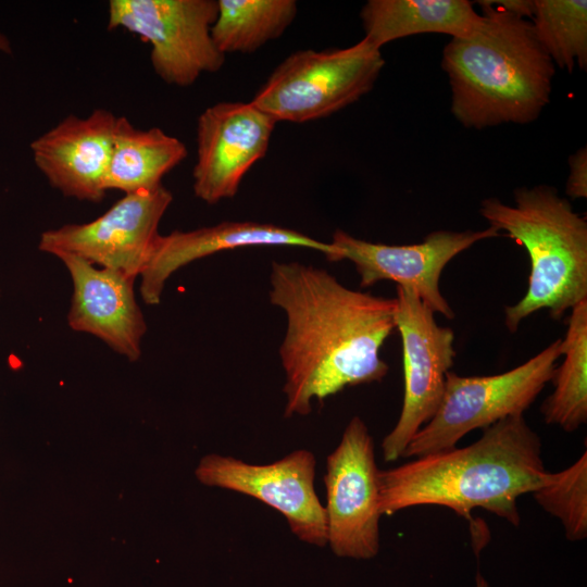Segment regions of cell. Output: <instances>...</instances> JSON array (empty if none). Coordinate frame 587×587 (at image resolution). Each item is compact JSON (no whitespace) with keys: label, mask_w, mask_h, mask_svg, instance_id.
I'll return each mask as SVG.
<instances>
[{"label":"cell","mask_w":587,"mask_h":587,"mask_svg":"<svg viewBox=\"0 0 587 587\" xmlns=\"http://www.w3.org/2000/svg\"><path fill=\"white\" fill-rule=\"evenodd\" d=\"M537 503L558 517L569 540L587 537V452L567 469L548 473L534 492Z\"/></svg>","instance_id":"22"},{"label":"cell","mask_w":587,"mask_h":587,"mask_svg":"<svg viewBox=\"0 0 587 587\" xmlns=\"http://www.w3.org/2000/svg\"><path fill=\"white\" fill-rule=\"evenodd\" d=\"M434 314L411 288L397 286L396 328L402 339L404 395L399 419L382 442L386 462L403 455L444 396L446 374L455 357L454 333L438 325Z\"/></svg>","instance_id":"9"},{"label":"cell","mask_w":587,"mask_h":587,"mask_svg":"<svg viewBox=\"0 0 587 587\" xmlns=\"http://www.w3.org/2000/svg\"><path fill=\"white\" fill-rule=\"evenodd\" d=\"M173 201L163 185L125 195L99 217L64 224L40 235L38 249L59 257L72 254L93 265L137 278L159 234V224Z\"/></svg>","instance_id":"10"},{"label":"cell","mask_w":587,"mask_h":587,"mask_svg":"<svg viewBox=\"0 0 587 587\" xmlns=\"http://www.w3.org/2000/svg\"><path fill=\"white\" fill-rule=\"evenodd\" d=\"M548 473L540 437L523 414L513 415L484 428L470 446L380 470V512L440 505L471 520V512L482 508L517 526L519 497L533 494Z\"/></svg>","instance_id":"2"},{"label":"cell","mask_w":587,"mask_h":587,"mask_svg":"<svg viewBox=\"0 0 587 587\" xmlns=\"http://www.w3.org/2000/svg\"><path fill=\"white\" fill-rule=\"evenodd\" d=\"M380 470L366 424L353 416L326 459V546L339 558L369 560L379 551Z\"/></svg>","instance_id":"8"},{"label":"cell","mask_w":587,"mask_h":587,"mask_svg":"<svg viewBox=\"0 0 587 587\" xmlns=\"http://www.w3.org/2000/svg\"><path fill=\"white\" fill-rule=\"evenodd\" d=\"M276 120L251 101H221L197 118L195 196L208 204L234 198L242 178L267 152Z\"/></svg>","instance_id":"13"},{"label":"cell","mask_w":587,"mask_h":587,"mask_svg":"<svg viewBox=\"0 0 587 587\" xmlns=\"http://www.w3.org/2000/svg\"><path fill=\"white\" fill-rule=\"evenodd\" d=\"M570 174L566 195L573 199L587 198V149L582 147L569 158Z\"/></svg>","instance_id":"23"},{"label":"cell","mask_w":587,"mask_h":587,"mask_svg":"<svg viewBox=\"0 0 587 587\" xmlns=\"http://www.w3.org/2000/svg\"><path fill=\"white\" fill-rule=\"evenodd\" d=\"M561 357L557 339L523 364L488 376L447 372L441 402L433 417L414 435L403 458L452 449L467 433L523 414L551 380Z\"/></svg>","instance_id":"6"},{"label":"cell","mask_w":587,"mask_h":587,"mask_svg":"<svg viewBox=\"0 0 587 587\" xmlns=\"http://www.w3.org/2000/svg\"><path fill=\"white\" fill-rule=\"evenodd\" d=\"M475 587H489L488 582L479 572L476 574L475 577Z\"/></svg>","instance_id":"26"},{"label":"cell","mask_w":587,"mask_h":587,"mask_svg":"<svg viewBox=\"0 0 587 587\" xmlns=\"http://www.w3.org/2000/svg\"><path fill=\"white\" fill-rule=\"evenodd\" d=\"M216 16L217 0H110L108 29L140 37L159 78L188 87L225 63L211 36Z\"/></svg>","instance_id":"7"},{"label":"cell","mask_w":587,"mask_h":587,"mask_svg":"<svg viewBox=\"0 0 587 587\" xmlns=\"http://www.w3.org/2000/svg\"><path fill=\"white\" fill-rule=\"evenodd\" d=\"M360 17L364 38L378 49L419 34L463 37L482 20L480 13L467 0H369L362 7Z\"/></svg>","instance_id":"17"},{"label":"cell","mask_w":587,"mask_h":587,"mask_svg":"<svg viewBox=\"0 0 587 587\" xmlns=\"http://www.w3.org/2000/svg\"><path fill=\"white\" fill-rule=\"evenodd\" d=\"M57 258L65 265L73 284L70 327L96 336L130 362L137 361L147 324L135 297L136 278L96 267L72 254Z\"/></svg>","instance_id":"15"},{"label":"cell","mask_w":587,"mask_h":587,"mask_svg":"<svg viewBox=\"0 0 587 587\" xmlns=\"http://www.w3.org/2000/svg\"><path fill=\"white\" fill-rule=\"evenodd\" d=\"M476 3L480 23L471 34L451 38L442 50L451 113L474 129L532 123L550 101L555 65L527 18L487 0Z\"/></svg>","instance_id":"3"},{"label":"cell","mask_w":587,"mask_h":587,"mask_svg":"<svg viewBox=\"0 0 587 587\" xmlns=\"http://www.w3.org/2000/svg\"><path fill=\"white\" fill-rule=\"evenodd\" d=\"M567 328L561 339L564 360L555 366L552 394L541 404L548 425L572 433L587 421V300L571 309Z\"/></svg>","instance_id":"19"},{"label":"cell","mask_w":587,"mask_h":587,"mask_svg":"<svg viewBox=\"0 0 587 587\" xmlns=\"http://www.w3.org/2000/svg\"><path fill=\"white\" fill-rule=\"evenodd\" d=\"M0 52L2 53H12V45L9 38L0 32Z\"/></svg>","instance_id":"25"},{"label":"cell","mask_w":587,"mask_h":587,"mask_svg":"<svg viewBox=\"0 0 587 587\" xmlns=\"http://www.w3.org/2000/svg\"><path fill=\"white\" fill-rule=\"evenodd\" d=\"M297 12L295 0H217L211 36L224 55L251 53L279 38Z\"/></svg>","instance_id":"20"},{"label":"cell","mask_w":587,"mask_h":587,"mask_svg":"<svg viewBox=\"0 0 587 587\" xmlns=\"http://www.w3.org/2000/svg\"><path fill=\"white\" fill-rule=\"evenodd\" d=\"M535 36L554 65L572 73L587 68V1L534 0Z\"/></svg>","instance_id":"21"},{"label":"cell","mask_w":587,"mask_h":587,"mask_svg":"<svg viewBox=\"0 0 587 587\" xmlns=\"http://www.w3.org/2000/svg\"><path fill=\"white\" fill-rule=\"evenodd\" d=\"M290 246L322 252L337 261V250L298 230L271 223L222 222L193 230L159 235L140 274L139 291L146 304L160 303L167 279L183 266L211 254L249 247Z\"/></svg>","instance_id":"16"},{"label":"cell","mask_w":587,"mask_h":587,"mask_svg":"<svg viewBox=\"0 0 587 587\" xmlns=\"http://www.w3.org/2000/svg\"><path fill=\"white\" fill-rule=\"evenodd\" d=\"M499 236L489 226L482 230H446L429 233L413 245H385L355 238L337 229L330 243L338 252L337 261L349 260L360 275V286L370 287L380 280L411 288L434 313L454 319V312L439 289L446 265L474 243Z\"/></svg>","instance_id":"12"},{"label":"cell","mask_w":587,"mask_h":587,"mask_svg":"<svg viewBox=\"0 0 587 587\" xmlns=\"http://www.w3.org/2000/svg\"><path fill=\"white\" fill-rule=\"evenodd\" d=\"M385 60L366 38L346 48L298 50L284 59L250 100L276 122L330 116L370 92Z\"/></svg>","instance_id":"5"},{"label":"cell","mask_w":587,"mask_h":587,"mask_svg":"<svg viewBox=\"0 0 587 587\" xmlns=\"http://www.w3.org/2000/svg\"><path fill=\"white\" fill-rule=\"evenodd\" d=\"M316 460L313 452L299 449L267 464L211 453L203 457L197 479L252 497L279 512L291 533L301 541L326 546V516L314 488Z\"/></svg>","instance_id":"11"},{"label":"cell","mask_w":587,"mask_h":587,"mask_svg":"<svg viewBox=\"0 0 587 587\" xmlns=\"http://www.w3.org/2000/svg\"><path fill=\"white\" fill-rule=\"evenodd\" d=\"M513 195L514 205L489 197L479 208L489 226L507 232L529 255L526 294L504 308V324L511 333L537 311L547 309L553 320H560L587 300L586 217L549 185L519 187Z\"/></svg>","instance_id":"4"},{"label":"cell","mask_w":587,"mask_h":587,"mask_svg":"<svg viewBox=\"0 0 587 587\" xmlns=\"http://www.w3.org/2000/svg\"><path fill=\"white\" fill-rule=\"evenodd\" d=\"M490 4L517 16L532 17L535 10L534 0H487Z\"/></svg>","instance_id":"24"},{"label":"cell","mask_w":587,"mask_h":587,"mask_svg":"<svg viewBox=\"0 0 587 587\" xmlns=\"http://www.w3.org/2000/svg\"><path fill=\"white\" fill-rule=\"evenodd\" d=\"M187 153L185 143L163 129H140L127 117L117 116L105 189L125 195L155 189Z\"/></svg>","instance_id":"18"},{"label":"cell","mask_w":587,"mask_h":587,"mask_svg":"<svg viewBox=\"0 0 587 587\" xmlns=\"http://www.w3.org/2000/svg\"><path fill=\"white\" fill-rule=\"evenodd\" d=\"M116 117L103 108L67 115L32 141L34 163L51 187L79 201L104 198Z\"/></svg>","instance_id":"14"},{"label":"cell","mask_w":587,"mask_h":587,"mask_svg":"<svg viewBox=\"0 0 587 587\" xmlns=\"http://www.w3.org/2000/svg\"><path fill=\"white\" fill-rule=\"evenodd\" d=\"M270 301L287 327L279 355L285 373V417L305 416L347 387L380 382L388 373L379 357L396 329V298L342 285L326 270L273 262Z\"/></svg>","instance_id":"1"}]
</instances>
